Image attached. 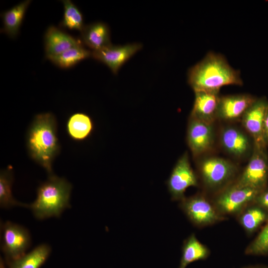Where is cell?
Wrapping results in <instances>:
<instances>
[{
  "instance_id": "ba28073f",
  "label": "cell",
  "mask_w": 268,
  "mask_h": 268,
  "mask_svg": "<svg viewBox=\"0 0 268 268\" xmlns=\"http://www.w3.org/2000/svg\"><path fill=\"white\" fill-rule=\"evenodd\" d=\"M1 250L7 263L25 254L31 245L29 231L24 227L7 221L1 224Z\"/></svg>"
},
{
  "instance_id": "6da1fadb",
  "label": "cell",
  "mask_w": 268,
  "mask_h": 268,
  "mask_svg": "<svg viewBox=\"0 0 268 268\" xmlns=\"http://www.w3.org/2000/svg\"><path fill=\"white\" fill-rule=\"evenodd\" d=\"M188 81L194 91H219L223 86L243 84L240 71L232 68L222 55L211 52L191 67Z\"/></svg>"
},
{
  "instance_id": "cb8c5ba5",
  "label": "cell",
  "mask_w": 268,
  "mask_h": 268,
  "mask_svg": "<svg viewBox=\"0 0 268 268\" xmlns=\"http://www.w3.org/2000/svg\"><path fill=\"white\" fill-rule=\"evenodd\" d=\"M91 56V52L79 45L48 59L61 67L67 68Z\"/></svg>"
},
{
  "instance_id": "7402d4cb",
  "label": "cell",
  "mask_w": 268,
  "mask_h": 268,
  "mask_svg": "<svg viewBox=\"0 0 268 268\" xmlns=\"http://www.w3.org/2000/svg\"><path fill=\"white\" fill-rule=\"evenodd\" d=\"M31 0H25L13 7L2 14L3 31L11 38L17 35L25 12Z\"/></svg>"
},
{
  "instance_id": "5bb4252c",
  "label": "cell",
  "mask_w": 268,
  "mask_h": 268,
  "mask_svg": "<svg viewBox=\"0 0 268 268\" xmlns=\"http://www.w3.org/2000/svg\"><path fill=\"white\" fill-rule=\"evenodd\" d=\"M220 142L224 150L237 158L247 155L252 149L251 142L248 135L233 126L224 127L221 131Z\"/></svg>"
},
{
  "instance_id": "4fadbf2b",
  "label": "cell",
  "mask_w": 268,
  "mask_h": 268,
  "mask_svg": "<svg viewBox=\"0 0 268 268\" xmlns=\"http://www.w3.org/2000/svg\"><path fill=\"white\" fill-rule=\"evenodd\" d=\"M256 99L248 94L220 96L217 119L226 121L241 119L245 112Z\"/></svg>"
},
{
  "instance_id": "44dd1931",
  "label": "cell",
  "mask_w": 268,
  "mask_h": 268,
  "mask_svg": "<svg viewBox=\"0 0 268 268\" xmlns=\"http://www.w3.org/2000/svg\"><path fill=\"white\" fill-rule=\"evenodd\" d=\"M51 251L50 246L42 244L27 254L8 263L9 268H40L48 258Z\"/></svg>"
},
{
  "instance_id": "8fae6325",
  "label": "cell",
  "mask_w": 268,
  "mask_h": 268,
  "mask_svg": "<svg viewBox=\"0 0 268 268\" xmlns=\"http://www.w3.org/2000/svg\"><path fill=\"white\" fill-rule=\"evenodd\" d=\"M268 110L267 99H257L241 118L243 127L253 138V143L265 146L264 126Z\"/></svg>"
},
{
  "instance_id": "7c38bea8",
  "label": "cell",
  "mask_w": 268,
  "mask_h": 268,
  "mask_svg": "<svg viewBox=\"0 0 268 268\" xmlns=\"http://www.w3.org/2000/svg\"><path fill=\"white\" fill-rule=\"evenodd\" d=\"M142 48L139 43L129 44L124 46L112 44L91 52L92 57L107 65L114 74L122 66Z\"/></svg>"
},
{
  "instance_id": "ac0fdd59",
  "label": "cell",
  "mask_w": 268,
  "mask_h": 268,
  "mask_svg": "<svg viewBox=\"0 0 268 268\" xmlns=\"http://www.w3.org/2000/svg\"><path fill=\"white\" fill-rule=\"evenodd\" d=\"M80 32L82 41L93 51L111 44L109 29L103 23L97 22L84 26Z\"/></svg>"
},
{
  "instance_id": "e0dca14e",
  "label": "cell",
  "mask_w": 268,
  "mask_h": 268,
  "mask_svg": "<svg viewBox=\"0 0 268 268\" xmlns=\"http://www.w3.org/2000/svg\"><path fill=\"white\" fill-rule=\"evenodd\" d=\"M239 224L248 235L255 233L268 220V212L253 202L236 216Z\"/></svg>"
},
{
  "instance_id": "30bf717a",
  "label": "cell",
  "mask_w": 268,
  "mask_h": 268,
  "mask_svg": "<svg viewBox=\"0 0 268 268\" xmlns=\"http://www.w3.org/2000/svg\"><path fill=\"white\" fill-rule=\"evenodd\" d=\"M212 124L190 116L187 131V142L194 157L209 150L214 142Z\"/></svg>"
},
{
  "instance_id": "9a60e30c",
  "label": "cell",
  "mask_w": 268,
  "mask_h": 268,
  "mask_svg": "<svg viewBox=\"0 0 268 268\" xmlns=\"http://www.w3.org/2000/svg\"><path fill=\"white\" fill-rule=\"evenodd\" d=\"M195 99L190 116L212 124L217 119L219 91H195Z\"/></svg>"
},
{
  "instance_id": "277c9868",
  "label": "cell",
  "mask_w": 268,
  "mask_h": 268,
  "mask_svg": "<svg viewBox=\"0 0 268 268\" xmlns=\"http://www.w3.org/2000/svg\"><path fill=\"white\" fill-rule=\"evenodd\" d=\"M198 171L203 187L215 195L236 180L237 166L218 157H209L200 161Z\"/></svg>"
},
{
  "instance_id": "5b68a950",
  "label": "cell",
  "mask_w": 268,
  "mask_h": 268,
  "mask_svg": "<svg viewBox=\"0 0 268 268\" xmlns=\"http://www.w3.org/2000/svg\"><path fill=\"white\" fill-rule=\"evenodd\" d=\"M261 192L234 182L214 195L211 200L217 210L222 215L236 216L246 206L254 202Z\"/></svg>"
},
{
  "instance_id": "d6986e66",
  "label": "cell",
  "mask_w": 268,
  "mask_h": 268,
  "mask_svg": "<svg viewBox=\"0 0 268 268\" xmlns=\"http://www.w3.org/2000/svg\"><path fill=\"white\" fill-rule=\"evenodd\" d=\"M209 254L210 251L207 246L201 243L193 233L183 242L179 268H186L193 262L205 260Z\"/></svg>"
},
{
  "instance_id": "9c48e42d",
  "label": "cell",
  "mask_w": 268,
  "mask_h": 268,
  "mask_svg": "<svg viewBox=\"0 0 268 268\" xmlns=\"http://www.w3.org/2000/svg\"><path fill=\"white\" fill-rule=\"evenodd\" d=\"M166 183L174 201L184 199L188 188L198 186V177L191 166L187 151L179 158Z\"/></svg>"
},
{
  "instance_id": "52a82bcc",
  "label": "cell",
  "mask_w": 268,
  "mask_h": 268,
  "mask_svg": "<svg viewBox=\"0 0 268 268\" xmlns=\"http://www.w3.org/2000/svg\"><path fill=\"white\" fill-rule=\"evenodd\" d=\"M268 181V156L266 146L253 143L249 162L234 183L262 192L267 187Z\"/></svg>"
},
{
  "instance_id": "4316f807",
  "label": "cell",
  "mask_w": 268,
  "mask_h": 268,
  "mask_svg": "<svg viewBox=\"0 0 268 268\" xmlns=\"http://www.w3.org/2000/svg\"><path fill=\"white\" fill-rule=\"evenodd\" d=\"M254 202L268 212V187L261 192Z\"/></svg>"
},
{
  "instance_id": "603a6c76",
  "label": "cell",
  "mask_w": 268,
  "mask_h": 268,
  "mask_svg": "<svg viewBox=\"0 0 268 268\" xmlns=\"http://www.w3.org/2000/svg\"><path fill=\"white\" fill-rule=\"evenodd\" d=\"M13 182L12 170L10 166L1 170L0 173V206L2 208H9L18 206L28 207L29 204L15 200L12 196L11 187Z\"/></svg>"
},
{
  "instance_id": "484cf974",
  "label": "cell",
  "mask_w": 268,
  "mask_h": 268,
  "mask_svg": "<svg viewBox=\"0 0 268 268\" xmlns=\"http://www.w3.org/2000/svg\"><path fill=\"white\" fill-rule=\"evenodd\" d=\"M250 255H268V220L266 225L245 250Z\"/></svg>"
},
{
  "instance_id": "83f0119b",
  "label": "cell",
  "mask_w": 268,
  "mask_h": 268,
  "mask_svg": "<svg viewBox=\"0 0 268 268\" xmlns=\"http://www.w3.org/2000/svg\"><path fill=\"white\" fill-rule=\"evenodd\" d=\"M264 139L266 145H267L268 144V110L264 122Z\"/></svg>"
},
{
  "instance_id": "f546056e",
  "label": "cell",
  "mask_w": 268,
  "mask_h": 268,
  "mask_svg": "<svg viewBox=\"0 0 268 268\" xmlns=\"http://www.w3.org/2000/svg\"><path fill=\"white\" fill-rule=\"evenodd\" d=\"M244 268H268V267H267L266 266H250V267H245Z\"/></svg>"
},
{
  "instance_id": "f1b7e54d",
  "label": "cell",
  "mask_w": 268,
  "mask_h": 268,
  "mask_svg": "<svg viewBox=\"0 0 268 268\" xmlns=\"http://www.w3.org/2000/svg\"><path fill=\"white\" fill-rule=\"evenodd\" d=\"M0 268H6L3 260L1 257L0 259Z\"/></svg>"
},
{
  "instance_id": "ffe728a7",
  "label": "cell",
  "mask_w": 268,
  "mask_h": 268,
  "mask_svg": "<svg viewBox=\"0 0 268 268\" xmlns=\"http://www.w3.org/2000/svg\"><path fill=\"white\" fill-rule=\"evenodd\" d=\"M93 123L91 118L86 114L76 113L68 119L66 129L70 138L81 141L88 137L93 130Z\"/></svg>"
},
{
  "instance_id": "d4e9b609",
  "label": "cell",
  "mask_w": 268,
  "mask_h": 268,
  "mask_svg": "<svg viewBox=\"0 0 268 268\" xmlns=\"http://www.w3.org/2000/svg\"><path fill=\"white\" fill-rule=\"evenodd\" d=\"M62 1L64 7L62 26L70 29L81 31L84 27L82 14L70 0H65Z\"/></svg>"
},
{
  "instance_id": "8992f818",
  "label": "cell",
  "mask_w": 268,
  "mask_h": 268,
  "mask_svg": "<svg viewBox=\"0 0 268 268\" xmlns=\"http://www.w3.org/2000/svg\"><path fill=\"white\" fill-rule=\"evenodd\" d=\"M179 207L193 225L199 228L214 224L226 219L217 210L211 200L201 194L185 197Z\"/></svg>"
},
{
  "instance_id": "3957f363",
  "label": "cell",
  "mask_w": 268,
  "mask_h": 268,
  "mask_svg": "<svg viewBox=\"0 0 268 268\" xmlns=\"http://www.w3.org/2000/svg\"><path fill=\"white\" fill-rule=\"evenodd\" d=\"M71 184L66 179L54 174L42 183L37 190V197L29 204L35 216L39 220L52 217H59L66 208H69Z\"/></svg>"
},
{
  "instance_id": "2e32d148",
  "label": "cell",
  "mask_w": 268,
  "mask_h": 268,
  "mask_svg": "<svg viewBox=\"0 0 268 268\" xmlns=\"http://www.w3.org/2000/svg\"><path fill=\"white\" fill-rule=\"evenodd\" d=\"M47 57L59 55L80 45L78 41L55 26L50 27L45 36Z\"/></svg>"
},
{
  "instance_id": "7a4b0ae2",
  "label": "cell",
  "mask_w": 268,
  "mask_h": 268,
  "mask_svg": "<svg viewBox=\"0 0 268 268\" xmlns=\"http://www.w3.org/2000/svg\"><path fill=\"white\" fill-rule=\"evenodd\" d=\"M57 125L51 113L36 115L26 135V146L30 157L43 167L49 175L53 174L52 163L60 151Z\"/></svg>"
}]
</instances>
